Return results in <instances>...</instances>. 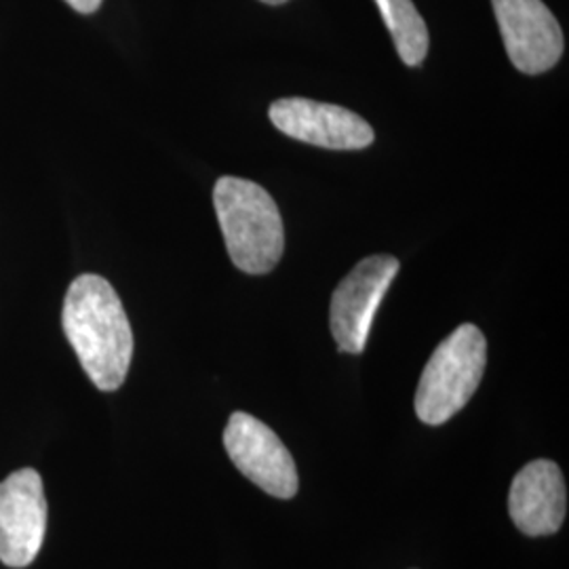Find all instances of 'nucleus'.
I'll use <instances>...</instances> for the list:
<instances>
[{"instance_id":"obj_1","label":"nucleus","mask_w":569,"mask_h":569,"mask_svg":"<svg viewBox=\"0 0 569 569\" xmlns=\"http://www.w3.org/2000/svg\"><path fill=\"white\" fill-rule=\"evenodd\" d=\"M61 326L89 380L103 392L119 390L133 359V331L114 287L98 274L74 279Z\"/></svg>"},{"instance_id":"obj_2","label":"nucleus","mask_w":569,"mask_h":569,"mask_svg":"<svg viewBox=\"0 0 569 569\" xmlns=\"http://www.w3.org/2000/svg\"><path fill=\"white\" fill-rule=\"evenodd\" d=\"M213 207L232 264L247 274L274 270L283 258V218L264 188L224 176L213 188Z\"/></svg>"},{"instance_id":"obj_3","label":"nucleus","mask_w":569,"mask_h":569,"mask_svg":"<svg viewBox=\"0 0 569 569\" xmlns=\"http://www.w3.org/2000/svg\"><path fill=\"white\" fill-rule=\"evenodd\" d=\"M488 366V340L472 323L453 329L437 346L422 371L416 390L418 418L439 427L460 413L477 388Z\"/></svg>"},{"instance_id":"obj_4","label":"nucleus","mask_w":569,"mask_h":569,"mask_svg":"<svg viewBox=\"0 0 569 569\" xmlns=\"http://www.w3.org/2000/svg\"><path fill=\"white\" fill-rule=\"evenodd\" d=\"M399 272L392 256H369L355 266L336 287L329 305L331 336L342 352L361 355L376 310Z\"/></svg>"},{"instance_id":"obj_5","label":"nucleus","mask_w":569,"mask_h":569,"mask_svg":"<svg viewBox=\"0 0 569 569\" xmlns=\"http://www.w3.org/2000/svg\"><path fill=\"white\" fill-rule=\"evenodd\" d=\"M224 448L232 465L266 493L289 500L298 493V468L272 428L258 418L234 411L224 430Z\"/></svg>"},{"instance_id":"obj_6","label":"nucleus","mask_w":569,"mask_h":569,"mask_svg":"<svg viewBox=\"0 0 569 569\" xmlns=\"http://www.w3.org/2000/svg\"><path fill=\"white\" fill-rule=\"evenodd\" d=\"M512 66L523 74L555 68L566 49L563 30L542 0H491Z\"/></svg>"},{"instance_id":"obj_7","label":"nucleus","mask_w":569,"mask_h":569,"mask_svg":"<svg viewBox=\"0 0 569 569\" xmlns=\"http://www.w3.org/2000/svg\"><path fill=\"white\" fill-rule=\"evenodd\" d=\"M47 531V500L41 475L21 468L0 483V561L28 568L42 547Z\"/></svg>"},{"instance_id":"obj_8","label":"nucleus","mask_w":569,"mask_h":569,"mask_svg":"<svg viewBox=\"0 0 569 569\" xmlns=\"http://www.w3.org/2000/svg\"><path fill=\"white\" fill-rule=\"evenodd\" d=\"M268 117L291 140L327 150H363L376 138L366 119L336 103L283 98L270 106Z\"/></svg>"},{"instance_id":"obj_9","label":"nucleus","mask_w":569,"mask_h":569,"mask_svg":"<svg viewBox=\"0 0 569 569\" xmlns=\"http://www.w3.org/2000/svg\"><path fill=\"white\" fill-rule=\"evenodd\" d=\"M512 523L526 536L557 533L568 512V489L561 468L550 460H533L521 468L510 486Z\"/></svg>"},{"instance_id":"obj_10","label":"nucleus","mask_w":569,"mask_h":569,"mask_svg":"<svg viewBox=\"0 0 569 569\" xmlns=\"http://www.w3.org/2000/svg\"><path fill=\"white\" fill-rule=\"evenodd\" d=\"M399 58L406 66H422L427 60L430 37L427 21L411 0H376Z\"/></svg>"},{"instance_id":"obj_11","label":"nucleus","mask_w":569,"mask_h":569,"mask_svg":"<svg viewBox=\"0 0 569 569\" xmlns=\"http://www.w3.org/2000/svg\"><path fill=\"white\" fill-rule=\"evenodd\" d=\"M74 11H79L82 16L96 13L102 7V0H66Z\"/></svg>"},{"instance_id":"obj_12","label":"nucleus","mask_w":569,"mask_h":569,"mask_svg":"<svg viewBox=\"0 0 569 569\" xmlns=\"http://www.w3.org/2000/svg\"><path fill=\"white\" fill-rule=\"evenodd\" d=\"M260 2L270 4V7H279V4H284V2H289V0H260Z\"/></svg>"}]
</instances>
